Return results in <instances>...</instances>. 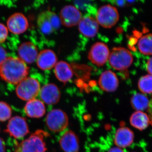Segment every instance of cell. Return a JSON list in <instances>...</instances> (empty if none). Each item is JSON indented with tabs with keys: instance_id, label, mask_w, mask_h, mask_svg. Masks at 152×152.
Returning <instances> with one entry per match:
<instances>
[{
	"instance_id": "1",
	"label": "cell",
	"mask_w": 152,
	"mask_h": 152,
	"mask_svg": "<svg viewBox=\"0 0 152 152\" xmlns=\"http://www.w3.org/2000/svg\"><path fill=\"white\" fill-rule=\"evenodd\" d=\"M28 72L26 63L18 58H7L0 64V76L11 84L18 85L27 77Z\"/></svg>"
},
{
	"instance_id": "2",
	"label": "cell",
	"mask_w": 152,
	"mask_h": 152,
	"mask_svg": "<svg viewBox=\"0 0 152 152\" xmlns=\"http://www.w3.org/2000/svg\"><path fill=\"white\" fill-rule=\"evenodd\" d=\"M48 133L38 130L27 139L16 145L15 152H45L47 151L45 138Z\"/></svg>"
},
{
	"instance_id": "3",
	"label": "cell",
	"mask_w": 152,
	"mask_h": 152,
	"mask_svg": "<svg viewBox=\"0 0 152 152\" xmlns=\"http://www.w3.org/2000/svg\"><path fill=\"white\" fill-rule=\"evenodd\" d=\"M109 63L112 67L117 70L122 71L129 67L132 64V55L127 49L115 48L110 52Z\"/></svg>"
},
{
	"instance_id": "4",
	"label": "cell",
	"mask_w": 152,
	"mask_h": 152,
	"mask_svg": "<svg viewBox=\"0 0 152 152\" xmlns=\"http://www.w3.org/2000/svg\"><path fill=\"white\" fill-rule=\"evenodd\" d=\"M40 91V86L37 80L32 77H26L17 86L16 93L21 99L26 101L35 99Z\"/></svg>"
},
{
	"instance_id": "5",
	"label": "cell",
	"mask_w": 152,
	"mask_h": 152,
	"mask_svg": "<svg viewBox=\"0 0 152 152\" xmlns=\"http://www.w3.org/2000/svg\"><path fill=\"white\" fill-rule=\"evenodd\" d=\"M37 26L42 33L45 34H51L58 30L61 26L59 17L51 11L42 12L38 16Z\"/></svg>"
},
{
	"instance_id": "6",
	"label": "cell",
	"mask_w": 152,
	"mask_h": 152,
	"mask_svg": "<svg viewBox=\"0 0 152 152\" xmlns=\"http://www.w3.org/2000/svg\"><path fill=\"white\" fill-rule=\"evenodd\" d=\"M119 19V15L116 8L110 5H106L99 9L96 20L103 27L110 28L116 25Z\"/></svg>"
},
{
	"instance_id": "7",
	"label": "cell",
	"mask_w": 152,
	"mask_h": 152,
	"mask_svg": "<svg viewBox=\"0 0 152 152\" xmlns=\"http://www.w3.org/2000/svg\"><path fill=\"white\" fill-rule=\"evenodd\" d=\"M46 122L50 130L59 132L67 127L69 120L65 112L60 109H54L48 113Z\"/></svg>"
},
{
	"instance_id": "8",
	"label": "cell",
	"mask_w": 152,
	"mask_h": 152,
	"mask_svg": "<svg viewBox=\"0 0 152 152\" xmlns=\"http://www.w3.org/2000/svg\"><path fill=\"white\" fill-rule=\"evenodd\" d=\"M4 132L17 139L23 138L29 133L26 120L25 118L18 116L11 118Z\"/></svg>"
},
{
	"instance_id": "9",
	"label": "cell",
	"mask_w": 152,
	"mask_h": 152,
	"mask_svg": "<svg viewBox=\"0 0 152 152\" xmlns=\"http://www.w3.org/2000/svg\"><path fill=\"white\" fill-rule=\"evenodd\" d=\"M110 54V50L107 45L102 42H98L92 46L88 58L94 64L102 66L109 59Z\"/></svg>"
},
{
	"instance_id": "10",
	"label": "cell",
	"mask_w": 152,
	"mask_h": 152,
	"mask_svg": "<svg viewBox=\"0 0 152 152\" xmlns=\"http://www.w3.org/2000/svg\"><path fill=\"white\" fill-rule=\"evenodd\" d=\"M61 23L66 27H72L78 25L82 18V14L78 9L72 5L64 7L61 11Z\"/></svg>"
},
{
	"instance_id": "11",
	"label": "cell",
	"mask_w": 152,
	"mask_h": 152,
	"mask_svg": "<svg viewBox=\"0 0 152 152\" xmlns=\"http://www.w3.org/2000/svg\"><path fill=\"white\" fill-rule=\"evenodd\" d=\"M8 28L15 34H20L25 32L28 27L27 19L24 15L16 13L11 16L7 21Z\"/></svg>"
},
{
	"instance_id": "12",
	"label": "cell",
	"mask_w": 152,
	"mask_h": 152,
	"mask_svg": "<svg viewBox=\"0 0 152 152\" xmlns=\"http://www.w3.org/2000/svg\"><path fill=\"white\" fill-rule=\"evenodd\" d=\"M41 99L49 105L58 103L61 98V93L58 88L53 84L45 85L40 91Z\"/></svg>"
},
{
	"instance_id": "13",
	"label": "cell",
	"mask_w": 152,
	"mask_h": 152,
	"mask_svg": "<svg viewBox=\"0 0 152 152\" xmlns=\"http://www.w3.org/2000/svg\"><path fill=\"white\" fill-rule=\"evenodd\" d=\"M98 83L102 90L108 92L115 91L119 85L116 75L111 70L104 71L101 74Z\"/></svg>"
},
{
	"instance_id": "14",
	"label": "cell",
	"mask_w": 152,
	"mask_h": 152,
	"mask_svg": "<svg viewBox=\"0 0 152 152\" xmlns=\"http://www.w3.org/2000/svg\"><path fill=\"white\" fill-rule=\"evenodd\" d=\"M99 23L96 20L90 16L82 18L78 24L80 32L88 38L95 37L99 31Z\"/></svg>"
},
{
	"instance_id": "15",
	"label": "cell",
	"mask_w": 152,
	"mask_h": 152,
	"mask_svg": "<svg viewBox=\"0 0 152 152\" xmlns=\"http://www.w3.org/2000/svg\"><path fill=\"white\" fill-rule=\"evenodd\" d=\"M38 66L43 70L53 69L57 63V58L54 52L47 49L42 51L38 55L37 59Z\"/></svg>"
},
{
	"instance_id": "16",
	"label": "cell",
	"mask_w": 152,
	"mask_h": 152,
	"mask_svg": "<svg viewBox=\"0 0 152 152\" xmlns=\"http://www.w3.org/2000/svg\"><path fill=\"white\" fill-rule=\"evenodd\" d=\"M18 53L20 59L28 64L34 63L39 54L37 47L30 42H25L21 44L18 50Z\"/></svg>"
},
{
	"instance_id": "17",
	"label": "cell",
	"mask_w": 152,
	"mask_h": 152,
	"mask_svg": "<svg viewBox=\"0 0 152 152\" xmlns=\"http://www.w3.org/2000/svg\"><path fill=\"white\" fill-rule=\"evenodd\" d=\"M60 145L65 152H79L77 137L71 131L66 132L60 139Z\"/></svg>"
},
{
	"instance_id": "18",
	"label": "cell",
	"mask_w": 152,
	"mask_h": 152,
	"mask_svg": "<svg viewBox=\"0 0 152 152\" xmlns=\"http://www.w3.org/2000/svg\"><path fill=\"white\" fill-rule=\"evenodd\" d=\"M134 137V133L130 129L123 127L117 130L114 138V143L118 148H126L132 143Z\"/></svg>"
},
{
	"instance_id": "19",
	"label": "cell",
	"mask_w": 152,
	"mask_h": 152,
	"mask_svg": "<svg viewBox=\"0 0 152 152\" xmlns=\"http://www.w3.org/2000/svg\"><path fill=\"white\" fill-rule=\"evenodd\" d=\"M24 112L30 118H39L45 113V107L43 102L35 99L27 102L24 107Z\"/></svg>"
},
{
	"instance_id": "20",
	"label": "cell",
	"mask_w": 152,
	"mask_h": 152,
	"mask_svg": "<svg viewBox=\"0 0 152 152\" xmlns=\"http://www.w3.org/2000/svg\"><path fill=\"white\" fill-rule=\"evenodd\" d=\"M55 74L58 80L64 83L69 82L73 75L71 66L64 61L57 63L55 66Z\"/></svg>"
},
{
	"instance_id": "21",
	"label": "cell",
	"mask_w": 152,
	"mask_h": 152,
	"mask_svg": "<svg viewBox=\"0 0 152 152\" xmlns=\"http://www.w3.org/2000/svg\"><path fill=\"white\" fill-rule=\"evenodd\" d=\"M131 125L136 129L142 131L148 127L150 124L148 115L142 111H136L130 118Z\"/></svg>"
},
{
	"instance_id": "22",
	"label": "cell",
	"mask_w": 152,
	"mask_h": 152,
	"mask_svg": "<svg viewBox=\"0 0 152 152\" xmlns=\"http://www.w3.org/2000/svg\"><path fill=\"white\" fill-rule=\"evenodd\" d=\"M131 102L133 108L137 111H142L148 109L150 104L149 100L146 96L140 93L133 95Z\"/></svg>"
},
{
	"instance_id": "23",
	"label": "cell",
	"mask_w": 152,
	"mask_h": 152,
	"mask_svg": "<svg viewBox=\"0 0 152 152\" xmlns=\"http://www.w3.org/2000/svg\"><path fill=\"white\" fill-rule=\"evenodd\" d=\"M138 47L143 54L152 55V34H148L142 37L139 40Z\"/></svg>"
},
{
	"instance_id": "24",
	"label": "cell",
	"mask_w": 152,
	"mask_h": 152,
	"mask_svg": "<svg viewBox=\"0 0 152 152\" xmlns=\"http://www.w3.org/2000/svg\"><path fill=\"white\" fill-rule=\"evenodd\" d=\"M139 90L145 94L152 93V76L148 75L143 76L138 83Z\"/></svg>"
},
{
	"instance_id": "25",
	"label": "cell",
	"mask_w": 152,
	"mask_h": 152,
	"mask_svg": "<svg viewBox=\"0 0 152 152\" xmlns=\"http://www.w3.org/2000/svg\"><path fill=\"white\" fill-rule=\"evenodd\" d=\"M12 114L10 106L5 102H0V121L4 122L9 120Z\"/></svg>"
},
{
	"instance_id": "26",
	"label": "cell",
	"mask_w": 152,
	"mask_h": 152,
	"mask_svg": "<svg viewBox=\"0 0 152 152\" xmlns=\"http://www.w3.org/2000/svg\"><path fill=\"white\" fill-rule=\"evenodd\" d=\"M8 35V30L4 25L0 23V44L5 41Z\"/></svg>"
},
{
	"instance_id": "27",
	"label": "cell",
	"mask_w": 152,
	"mask_h": 152,
	"mask_svg": "<svg viewBox=\"0 0 152 152\" xmlns=\"http://www.w3.org/2000/svg\"><path fill=\"white\" fill-rule=\"evenodd\" d=\"M7 53L4 49L0 46V64L7 58Z\"/></svg>"
},
{
	"instance_id": "28",
	"label": "cell",
	"mask_w": 152,
	"mask_h": 152,
	"mask_svg": "<svg viewBox=\"0 0 152 152\" xmlns=\"http://www.w3.org/2000/svg\"><path fill=\"white\" fill-rule=\"evenodd\" d=\"M147 70L149 75L152 76V58H150L147 62Z\"/></svg>"
},
{
	"instance_id": "29",
	"label": "cell",
	"mask_w": 152,
	"mask_h": 152,
	"mask_svg": "<svg viewBox=\"0 0 152 152\" xmlns=\"http://www.w3.org/2000/svg\"><path fill=\"white\" fill-rule=\"evenodd\" d=\"M148 110L149 113L148 116L150 120V124L152 126V100L150 102Z\"/></svg>"
},
{
	"instance_id": "30",
	"label": "cell",
	"mask_w": 152,
	"mask_h": 152,
	"mask_svg": "<svg viewBox=\"0 0 152 152\" xmlns=\"http://www.w3.org/2000/svg\"><path fill=\"white\" fill-rule=\"evenodd\" d=\"M5 144L4 140L0 138V152H5Z\"/></svg>"
},
{
	"instance_id": "31",
	"label": "cell",
	"mask_w": 152,
	"mask_h": 152,
	"mask_svg": "<svg viewBox=\"0 0 152 152\" xmlns=\"http://www.w3.org/2000/svg\"><path fill=\"white\" fill-rule=\"evenodd\" d=\"M108 152H124V151L118 147H114L109 150Z\"/></svg>"
},
{
	"instance_id": "32",
	"label": "cell",
	"mask_w": 152,
	"mask_h": 152,
	"mask_svg": "<svg viewBox=\"0 0 152 152\" xmlns=\"http://www.w3.org/2000/svg\"><path fill=\"white\" fill-rule=\"evenodd\" d=\"M115 4L118 6H123L125 4V1H115Z\"/></svg>"
}]
</instances>
